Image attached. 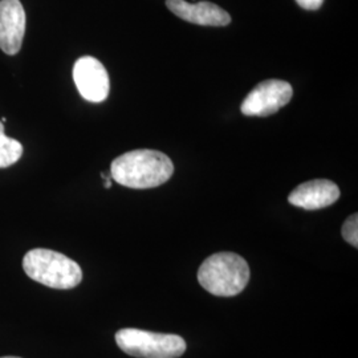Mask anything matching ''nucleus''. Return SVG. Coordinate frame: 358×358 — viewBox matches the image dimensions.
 I'll use <instances>...</instances> for the list:
<instances>
[{
    "instance_id": "1",
    "label": "nucleus",
    "mask_w": 358,
    "mask_h": 358,
    "mask_svg": "<svg viewBox=\"0 0 358 358\" xmlns=\"http://www.w3.org/2000/svg\"><path fill=\"white\" fill-rule=\"evenodd\" d=\"M174 174V165L166 154L140 149L117 157L110 166V177L129 189H154Z\"/></svg>"
},
{
    "instance_id": "2",
    "label": "nucleus",
    "mask_w": 358,
    "mask_h": 358,
    "mask_svg": "<svg viewBox=\"0 0 358 358\" xmlns=\"http://www.w3.org/2000/svg\"><path fill=\"white\" fill-rule=\"evenodd\" d=\"M198 282L207 292L219 297H232L243 292L250 282V267L243 257L234 252L208 256L198 269Z\"/></svg>"
},
{
    "instance_id": "3",
    "label": "nucleus",
    "mask_w": 358,
    "mask_h": 358,
    "mask_svg": "<svg viewBox=\"0 0 358 358\" xmlns=\"http://www.w3.org/2000/svg\"><path fill=\"white\" fill-rule=\"evenodd\" d=\"M23 269L28 278L53 289H72L83 280V271L75 260L45 248L28 251Z\"/></svg>"
},
{
    "instance_id": "4",
    "label": "nucleus",
    "mask_w": 358,
    "mask_h": 358,
    "mask_svg": "<svg viewBox=\"0 0 358 358\" xmlns=\"http://www.w3.org/2000/svg\"><path fill=\"white\" fill-rule=\"evenodd\" d=\"M118 348L137 358H179L186 352V341L177 334L148 332L134 328L115 333Z\"/></svg>"
},
{
    "instance_id": "5",
    "label": "nucleus",
    "mask_w": 358,
    "mask_h": 358,
    "mask_svg": "<svg viewBox=\"0 0 358 358\" xmlns=\"http://www.w3.org/2000/svg\"><path fill=\"white\" fill-rule=\"evenodd\" d=\"M294 96L292 85L287 81L269 78L257 84L244 99L241 110L248 117H268L279 112Z\"/></svg>"
},
{
    "instance_id": "6",
    "label": "nucleus",
    "mask_w": 358,
    "mask_h": 358,
    "mask_svg": "<svg viewBox=\"0 0 358 358\" xmlns=\"http://www.w3.org/2000/svg\"><path fill=\"white\" fill-rule=\"evenodd\" d=\"M73 80L81 97L90 103H103L110 90L109 75L103 63L92 56H83L73 65Z\"/></svg>"
},
{
    "instance_id": "7",
    "label": "nucleus",
    "mask_w": 358,
    "mask_h": 358,
    "mask_svg": "<svg viewBox=\"0 0 358 358\" xmlns=\"http://www.w3.org/2000/svg\"><path fill=\"white\" fill-rule=\"evenodd\" d=\"M26 32V11L20 0H0V50L13 56L20 51Z\"/></svg>"
},
{
    "instance_id": "8",
    "label": "nucleus",
    "mask_w": 358,
    "mask_h": 358,
    "mask_svg": "<svg viewBox=\"0 0 358 358\" xmlns=\"http://www.w3.org/2000/svg\"><path fill=\"white\" fill-rule=\"evenodd\" d=\"M166 6L179 19L192 24L224 27L231 23L230 13L211 1L189 3L186 0H166Z\"/></svg>"
},
{
    "instance_id": "9",
    "label": "nucleus",
    "mask_w": 358,
    "mask_h": 358,
    "mask_svg": "<svg viewBox=\"0 0 358 358\" xmlns=\"http://www.w3.org/2000/svg\"><path fill=\"white\" fill-rule=\"evenodd\" d=\"M340 198L338 186L328 179H313L299 185L289 194L288 202L304 210H320Z\"/></svg>"
},
{
    "instance_id": "10",
    "label": "nucleus",
    "mask_w": 358,
    "mask_h": 358,
    "mask_svg": "<svg viewBox=\"0 0 358 358\" xmlns=\"http://www.w3.org/2000/svg\"><path fill=\"white\" fill-rule=\"evenodd\" d=\"M23 155V145L4 134V125L0 121V169L13 166Z\"/></svg>"
},
{
    "instance_id": "11",
    "label": "nucleus",
    "mask_w": 358,
    "mask_h": 358,
    "mask_svg": "<svg viewBox=\"0 0 358 358\" xmlns=\"http://www.w3.org/2000/svg\"><path fill=\"white\" fill-rule=\"evenodd\" d=\"M341 234H343V238L345 239L346 242L349 244H352L353 247H358V215L357 214H353L350 217H348L345 220V223L343 224V229H341Z\"/></svg>"
},
{
    "instance_id": "12",
    "label": "nucleus",
    "mask_w": 358,
    "mask_h": 358,
    "mask_svg": "<svg viewBox=\"0 0 358 358\" xmlns=\"http://www.w3.org/2000/svg\"><path fill=\"white\" fill-rule=\"evenodd\" d=\"M296 3H297L301 8H304V10H308V11H316V10H319L321 6H322L324 0H296Z\"/></svg>"
},
{
    "instance_id": "13",
    "label": "nucleus",
    "mask_w": 358,
    "mask_h": 358,
    "mask_svg": "<svg viewBox=\"0 0 358 358\" xmlns=\"http://www.w3.org/2000/svg\"><path fill=\"white\" fill-rule=\"evenodd\" d=\"M0 358H20V357H11V356H8V357H0Z\"/></svg>"
}]
</instances>
